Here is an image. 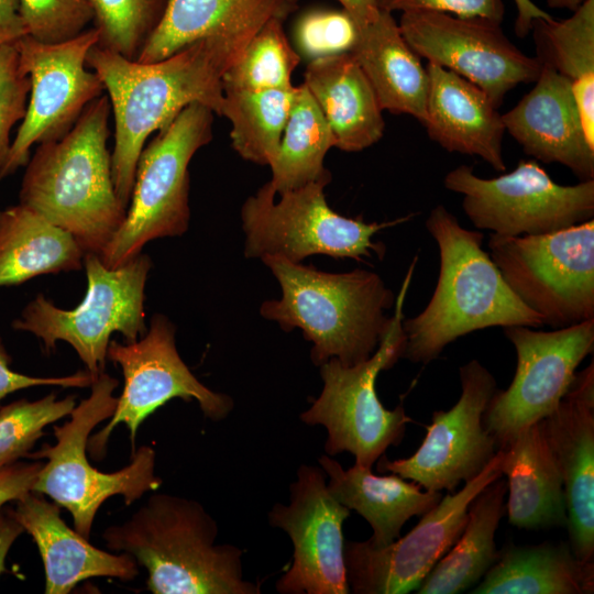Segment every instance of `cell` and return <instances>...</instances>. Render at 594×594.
Instances as JSON below:
<instances>
[{"label": "cell", "instance_id": "6da1fadb", "mask_svg": "<svg viewBox=\"0 0 594 594\" xmlns=\"http://www.w3.org/2000/svg\"><path fill=\"white\" fill-rule=\"evenodd\" d=\"M249 41L208 37L155 63L143 64L95 45L86 63L108 92L114 119L111 153L117 196L128 209L140 154L147 138L180 111L200 103L221 116L222 77Z\"/></svg>", "mask_w": 594, "mask_h": 594}, {"label": "cell", "instance_id": "7a4b0ae2", "mask_svg": "<svg viewBox=\"0 0 594 594\" xmlns=\"http://www.w3.org/2000/svg\"><path fill=\"white\" fill-rule=\"evenodd\" d=\"M110 114L109 97L101 95L64 136L40 143L19 194L21 205L69 232L85 254L99 255L127 216L107 146Z\"/></svg>", "mask_w": 594, "mask_h": 594}, {"label": "cell", "instance_id": "3957f363", "mask_svg": "<svg viewBox=\"0 0 594 594\" xmlns=\"http://www.w3.org/2000/svg\"><path fill=\"white\" fill-rule=\"evenodd\" d=\"M426 228L439 249V276L426 308L403 320L406 341L402 358L428 364L449 343L476 330L543 326L482 249V232L463 228L442 205L430 211Z\"/></svg>", "mask_w": 594, "mask_h": 594}, {"label": "cell", "instance_id": "277c9868", "mask_svg": "<svg viewBox=\"0 0 594 594\" xmlns=\"http://www.w3.org/2000/svg\"><path fill=\"white\" fill-rule=\"evenodd\" d=\"M218 525L194 499L152 494L128 520L102 532L106 547L147 571L153 594H258L243 576L242 550L216 543Z\"/></svg>", "mask_w": 594, "mask_h": 594}, {"label": "cell", "instance_id": "5b68a950", "mask_svg": "<svg viewBox=\"0 0 594 594\" xmlns=\"http://www.w3.org/2000/svg\"><path fill=\"white\" fill-rule=\"evenodd\" d=\"M282 287L279 300H267L261 315L289 332L299 328L312 343L310 358L321 365L337 358L352 366L377 349L391 321L385 310L393 292L374 272L327 273L278 255L261 258Z\"/></svg>", "mask_w": 594, "mask_h": 594}, {"label": "cell", "instance_id": "8992f818", "mask_svg": "<svg viewBox=\"0 0 594 594\" xmlns=\"http://www.w3.org/2000/svg\"><path fill=\"white\" fill-rule=\"evenodd\" d=\"M118 380L101 372L90 385L91 393L70 413V419L54 426L55 444L44 443L29 453V459H46L38 471L32 492L47 495L73 517L74 528L89 539L99 507L106 499L122 495L127 505L145 493L156 491L162 479L155 474V450L142 446L131 455V462L119 471L105 473L87 459L90 432L101 421L111 418L118 397L113 396Z\"/></svg>", "mask_w": 594, "mask_h": 594}, {"label": "cell", "instance_id": "52a82bcc", "mask_svg": "<svg viewBox=\"0 0 594 594\" xmlns=\"http://www.w3.org/2000/svg\"><path fill=\"white\" fill-rule=\"evenodd\" d=\"M414 258L395 300V312L375 352L352 366L337 358L320 365L323 388L300 415L306 425H321L328 431L324 451L329 455L350 452L355 464L372 468L391 446H398L413 422L402 405L389 410L381 403L375 382L402 358L405 346L403 307L414 274Z\"/></svg>", "mask_w": 594, "mask_h": 594}, {"label": "cell", "instance_id": "ba28073f", "mask_svg": "<svg viewBox=\"0 0 594 594\" xmlns=\"http://www.w3.org/2000/svg\"><path fill=\"white\" fill-rule=\"evenodd\" d=\"M213 111L191 103L143 147L123 223L100 252L108 268L139 256L152 240L179 237L189 226L188 165L212 139Z\"/></svg>", "mask_w": 594, "mask_h": 594}, {"label": "cell", "instance_id": "9c48e42d", "mask_svg": "<svg viewBox=\"0 0 594 594\" xmlns=\"http://www.w3.org/2000/svg\"><path fill=\"white\" fill-rule=\"evenodd\" d=\"M84 265L87 293L75 309H61L40 294L24 307L12 328L36 336L47 353L57 341L69 343L97 377L105 370L112 333L120 332L125 342H134L147 331L144 300L152 262L141 253L122 266L108 268L98 254L86 253Z\"/></svg>", "mask_w": 594, "mask_h": 594}, {"label": "cell", "instance_id": "30bf717a", "mask_svg": "<svg viewBox=\"0 0 594 594\" xmlns=\"http://www.w3.org/2000/svg\"><path fill=\"white\" fill-rule=\"evenodd\" d=\"M487 246L508 287L543 324L594 319V219L540 235L492 233Z\"/></svg>", "mask_w": 594, "mask_h": 594}, {"label": "cell", "instance_id": "8fae6325", "mask_svg": "<svg viewBox=\"0 0 594 594\" xmlns=\"http://www.w3.org/2000/svg\"><path fill=\"white\" fill-rule=\"evenodd\" d=\"M330 177L280 194L266 183L242 206L241 219L246 235L244 255H278L294 263L315 254L362 261L372 252L384 255L385 246L372 241L380 230L406 221L366 223L334 212L327 204L323 189Z\"/></svg>", "mask_w": 594, "mask_h": 594}, {"label": "cell", "instance_id": "7c38bea8", "mask_svg": "<svg viewBox=\"0 0 594 594\" xmlns=\"http://www.w3.org/2000/svg\"><path fill=\"white\" fill-rule=\"evenodd\" d=\"M444 187L463 196L462 208L473 226L504 237L540 235L594 217V179L563 186L534 161L494 178H482L460 165Z\"/></svg>", "mask_w": 594, "mask_h": 594}, {"label": "cell", "instance_id": "4fadbf2b", "mask_svg": "<svg viewBox=\"0 0 594 594\" xmlns=\"http://www.w3.org/2000/svg\"><path fill=\"white\" fill-rule=\"evenodd\" d=\"M107 359L121 367L124 385L110 421L88 439L87 450L97 461L103 459L110 435L120 424L129 430L133 453L141 424L173 398L195 399L213 421L233 409L230 396L206 387L184 363L176 349L175 326L164 315H153L146 333L134 342L110 340Z\"/></svg>", "mask_w": 594, "mask_h": 594}, {"label": "cell", "instance_id": "5bb4252c", "mask_svg": "<svg viewBox=\"0 0 594 594\" xmlns=\"http://www.w3.org/2000/svg\"><path fill=\"white\" fill-rule=\"evenodd\" d=\"M504 333L516 350V372L507 389H496L483 415L498 450L557 408L578 366L593 352L594 319L552 331L510 326Z\"/></svg>", "mask_w": 594, "mask_h": 594}, {"label": "cell", "instance_id": "9a60e30c", "mask_svg": "<svg viewBox=\"0 0 594 594\" xmlns=\"http://www.w3.org/2000/svg\"><path fill=\"white\" fill-rule=\"evenodd\" d=\"M98 42L94 28L62 42H41L25 35L15 43L20 65L31 81V98L0 180L28 164L34 144L64 136L84 109L103 95L99 76L86 68L87 55Z\"/></svg>", "mask_w": 594, "mask_h": 594}, {"label": "cell", "instance_id": "2e32d148", "mask_svg": "<svg viewBox=\"0 0 594 594\" xmlns=\"http://www.w3.org/2000/svg\"><path fill=\"white\" fill-rule=\"evenodd\" d=\"M502 453L473 480L421 515L404 537L384 547L365 541L344 543V562L350 592L355 594H405L417 590L433 565L462 534L469 507L475 496L502 476Z\"/></svg>", "mask_w": 594, "mask_h": 594}, {"label": "cell", "instance_id": "e0dca14e", "mask_svg": "<svg viewBox=\"0 0 594 594\" xmlns=\"http://www.w3.org/2000/svg\"><path fill=\"white\" fill-rule=\"evenodd\" d=\"M462 393L449 410L432 414L431 424L417 451L405 459H378L377 471L414 481L425 491L453 493L476 477L497 453L483 415L497 389L493 374L477 360L459 371Z\"/></svg>", "mask_w": 594, "mask_h": 594}, {"label": "cell", "instance_id": "ac0fdd59", "mask_svg": "<svg viewBox=\"0 0 594 594\" xmlns=\"http://www.w3.org/2000/svg\"><path fill=\"white\" fill-rule=\"evenodd\" d=\"M411 50L480 87L496 108L519 84L532 82L541 63L524 54L501 24L437 11H405L398 23Z\"/></svg>", "mask_w": 594, "mask_h": 594}, {"label": "cell", "instance_id": "d6986e66", "mask_svg": "<svg viewBox=\"0 0 594 594\" xmlns=\"http://www.w3.org/2000/svg\"><path fill=\"white\" fill-rule=\"evenodd\" d=\"M289 505L275 504L268 522L290 538V568L277 580L282 594H348L343 522L350 509L327 487L321 466L302 464L289 486Z\"/></svg>", "mask_w": 594, "mask_h": 594}, {"label": "cell", "instance_id": "ffe728a7", "mask_svg": "<svg viewBox=\"0 0 594 594\" xmlns=\"http://www.w3.org/2000/svg\"><path fill=\"white\" fill-rule=\"evenodd\" d=\"M563 480L570 547L594 561V366L575 373L557 408L540 420Z\"/></svg>", "mask_w": 594, "mask_h": 594}, {"label": "cell", "instance_id": "44dd1931", "mask_svg": "<svg viewBox=\"0 0 594 594\" xmlns=\"http://www.w3.org/2000/svg\"><path fill=\"white\" fill-rule=\"evenodd\" d=\"M535 82L513 109L502 114L505 130L526 154L568 167L580 182L594 179V146L585 136L571 81L541 63Z\"/></svg>", "mask_w": 594, "mask_h": 594}, {"label": "cell", "instance_id": "7402d4cb", "mask_svg": "<svg viewBox=\"0 0 594 594\" xmlns=\"http://www.w3.org/2000/svg\"><path fill=\"white\" fill-rule=\"evenodd\" d=\"M10 513L31 535L45 570V593L68 594L80 582L95 576L132 581L139 564L125 552L114 554L88 542L61 517V506L41 493L29 492L15 501Z\"/></svg>", "mask_w": 594, "mask_h": 594}, {"label": "cell", "instance_id": "603a6c76", "mask_svg": "<svg viewBox=\"0 0 594 594\" xmlns=\"http://www.w3.org/2000/svg\"><path fill=\"white\" fill-rule=\"evenodd\" d=\"M429 89L424 125L429 138L449 152L479 156L506 170L502 114L490 97L458 74L428 63Z\"/></svg>", "mask_w": 594, "mask_h": 594}, {"label": "cell", "instance_id": "cb8c5ba5", "mask_svg": "<svg viewBox=\"0 0 594 594\" xmlns=\"http://www.w3.org/2000/svg\"><path fill=\"white\" fill-rule=\"evenodd\" d=\"M295 9L288 0H167L136 62L162 61L208 37L250 41L268 20Z\"/></svg>", "mask_w": 594, "mask_h": 594}, {"label": "cell", "instance_id": "d4e9b609", "mask_svg": "<svg viewBox=\"0 0 594 594\" xmlns=\"http://www.w3.org/2000/svg\"><path fill=\"white\" fill-rule=\"evenodd\" d=\"M499 450L509 524L529 530L566 526L563 480L541 422L522 429Z\"/></svg>", "mask_w": 594, "mask_h": 594}, {"label": "cell", "instance_id": "484cf974", "mask_svg": "<svg viewBox=\"0 0 594 594\" xmlns=\"http://www.w3.org/2000/svg\"><path fill=\"white\" fill-rule=\"evenodd\" d=\"M304 78L332 130L336 147L359 152L381 140L383 110L350 52L310 61Z\"/></svg>", "mask_w": 594, "mask_h": 594}, {"label": "cell", "instance_id": "4316f807", "mask_svg": "<svg viewBox=\"0 0 594 594\" xmlns=\"http://www.w3.org/2000/svg\"><path fill=\"white\" fill-rule=\"evenodd\" d=\"M318 462L327 474L330 494L370 524L373 535L366 541L374 547L398 539L411 517L432 509L443 496L441 492H422L419 484L394 473L380 476L372 473V468L359 464L344 470L326 454Z\"/></svg>", "mask_w": 594, "mask_h": 594}, {"label": "cell", "instance_id": "83f0119b", "mask_svg": "<svg viewBox=\"0 0 594 594\" xmlns=\"http://www.w3.org/2000/svg\"><path fill=\"white\" fill-rule=\"evenodd\" d=\"M350 53L373 87L382 110L406 113L424 123L428 73L392 12L381 9L374 21L358 28Z\"/></svg>", "mask_w": 594, "mask_h": 594}, {"label": "cell", "instance_id": "f1b7e54d", "mask_svg": "<svg viewBox=\"0 0 594 594\" xmlns=\"http://www.w3.org/2000/svg\"><path fill=\"white\" fill-rule=\"evenodd\" d=\"M594 561L580 560L568 542L507 546L472 594H592Z\"/></svg>", "mask_w": 594, "mask_h": 594}, {"label": "cell", "instance_id": "f546056e", "mask_svg": "<svg viewBox=\"0 0 594 594\" xmlns=\"http://www.w3.org/2000/svg\"><path fill=\"white\" fill-rule=\"evenodd\" d=\"M84 255L69 232L33 209L19 204L0 210V287L78 271Z\"/></svg>", "mask_w": 594, "mask_h": 594}, {"label": "cell", "instance_id": "4dcf8cb0", "mask_svg": "<svg viewBox=\"0 0 594 594\" xmlns=\"http://www.w3.org/2000/svg\"><path fill=\"white\" fill-rule=\"evenodd\" d=\"M506 480L485 486L469 507L466 525L450 550L433 565L418 594H457L477 584L496 562L495 532L506 513Z\"/></svg>", "mask_w": 594, "mask_h": 594}, {"label": "cell", "instance_id": "1f68e13d", "mask_svg": "<svg viewBox=\"0 0 594 594\" xmlns=\"http://www.w3.org/2000/svg\"><path fill=\"white\" fill-rule=\"evenodd\" d=\"M537 58L571 81L581 123L594 146V0H584L564 20L532 22Z\"/></svg>", "mask_w": 594, "mask_h": 594}, {"label": "cell", "instance_id": "d6a6232c", "mask_svg": "<svg viewBox=\"0 0 594 594\" xmlns=\"http://www.w3.org/2000/svg\"><path fill=\"white\" fill-rule=\"evenodd\" d=\"M333 146L332 130L308 88L305 84L295 87L279 150L270 165V184L275 193L280 195L330 177L323 160Z\"/></svg>", "mask_w": 594, "mask_h": 594}, {"label": "cell", "instance_id": "836d02e7", "mask_svg": "<svg viewBox=\"0 0 594 594\" xmlns=\"http://www.w3.org/2000/svg\"><path fill=\"white\" fill-rule=\"evenodd\" d=\"M295 86L264 90H224L221 116L232 125L233 148L246 161L271 165L279 150Z\"/></svg>", "mask_w": 594, "mask_h": 594}, {"label": "cell", "instance_id": "e575fe53", "mask_svg": "<svg viewBox=\"0 0 594 594\" xmlns=\"http://www.w3.org/2000/svg\"><path fill=\"white\" fill-rule=\"evenodd\" d=\"M283 20H268L249 41L222 77L224 90L290 88L300 55L289 44Z\"/></svg>", "mask_w": 594, "mask_h": 594}, {"label": "cell", "instance_id": "d590c367", "mask_svg": "<svg viewBox=\"0 0 594 594\" xmlns=\"http://www.w3.org/2000/svg\"><path fill=\"white\" fill-rule=\"evenodd\" d=\"M94 12L98 46L136 61L160 23L167 0H87Z\"/></svg>", "mask_w": 594, "mask_h": 594}, {"label": "cell", "instance_id": "8d00e7d4", "mask_svg": "<svg viewBox=\"0 0 594 594\" xmlns=\"http://www.w3.org/2000/svg\"><path fill=\"white\" fill-rule=\"evenodd\" d=\"M76 405L74 395L57 399L51 393L34 402L19 399L0 407V466L28 458L44 428L70 415Z\"/></svg>", "mask_w": 594, "mask_h": 594}, {"label": "cell", "instance_id": "74e56055", "mask_svg": "<svg viewBox=\"0 0 594 594\" xmlns=\"http://www.w3.org/2000/svg\"><path fill=\"white\" fill-rule=\"evenodd\" d=\"M356 35V24L343 9L305 12L295 26L298 54L309 62L351 52Z\"/></svg>", "mask_w": 594, "mask_h": 594}, {"label": "cell", "instance_id": "f35d334b", "mask_svg": "<svg viewBox=\"0 0 594 594\" xmlns=\"http://www.w3.org/2000/svg\"><path fill=\"white\" fill-rule=\"evenodd\" d=\"M28 35L47 43L70 40L94 21L87 0H19Z\"/></svg>", "mask_w": 594, "mask_h": 594}, {"label": "cell", "instance_id": "ab89813d", "mask_svg": "<svg viewBox=\"0 0 594 594\" xmlns=\"http://www.w3.org/2000/svg\"><path fill=\"white\" fill-rule=\"evenodd\" d=\"M30 90L15 44L0 47V173L11 148L12 128L25 116Z\"/></svg>", "mask_w": 594, "mask_h": 594}, {"label": "cell", "instance_id": "60d3db41", "mask_svg": "<svg viewBox=\"0 0 594 594\" xmlns=\"http://www.w3.org/2000/svg\"><path fill=\"white\" fill-rule=\"evenodd\" d=\"M382 10L393 12L437 11L459 18H481L502 24L503 0H377Z\"/></svg>", "mask_w": 594, "mask_h": 594}, {"label": "cell", "instance_id": "b9f144b4", "mask_svg": "<svg viewBox=\"0 0 594 594\" xmlns=\"http://www.w3.org/2000/svg\"><path fill=\"white\" fill-rule=\"evenodd\" d=\"M11 361V356L0 338V402L13 392L34 386L90 387L96 378L88 371H80L73 375L61 377L28 376L12 371L9 367Z\"/></svg>", "mask_w": 594, "mask_h": 594}, {"label": "cell", "instance_id": "7bdbcfd3", "mask_svg": "<svg viewBox=\"0 0 594 594\" xmlns=\"http://www.w3.org/2000/svg\"><path fill=\"white\" fill-rule=\"evenodd\" d=\"M44 462H13L0 466V508L32 491Z\"/></svg>", "mask_w": 594, "mask_h": 594}, {"label": "cell", "instance_id": "ee69618b", "mask_svg": "<svg viewBox=\"0 0 594 594\" xmlns=\"http://www.w3.org/2000/svg\"><path fill=\"white\" fill-rule=\"evenodd\" d=\"M25 35L19 0H0V47L14 45Z\"/></svg>", "mask_w": 594, "mask_h": 594}, {"label": "cell", "instance_id": "f6af8a7d", "mask_svg": "<svg viewBox=\"0 0 594 594\" xmlns=\"http://www.w3.org/2000/svg\"><path fill=\"white\" fill-rule=\"evenodd\" d=\"M22 525L10 513L9 508H0V575L6 571L8 552L18 537L24 532Z\"/></svg>", "mask_w": 594, "mask_h": 594}, {"label": "cell", "instance_id": "bcb514c9", "mask_svg": "<svg viewBox=\"0 0 594 594\" xmlns=\"http://www.w3.org/2000/svg\"><path fill=\"white\" fill-rule=\"evenodd\" d=\"M358 28L374 21L381 9L377 0H338Z\"/></svg>", "mask_w": 594, "mask_h": 594}, {"label": "cell", "instance_id": "7dc6e473", "mask_svg": "<svg viewBox=\"0 0 594 594\" xmlns=\"http://www.w3.org/2000/svg\"><path fill=\"white\" fill-rule=\"evenodd\" d=\"M517 8L515 33L524 37L531 31L536 19H551L552 16L537 7L531 0H514Z\"/></svg>", "mask_w": 594, "mask_h": 594}, {"label": "cell", "instance_id": "c3c4849f", "mask_svg": "<svg viewBox=\"0 0 594 594\" xmlns=\"http://www.w3.org/2000/svg\"><path fill=\"white\" fill-rule=\"evenodd\" d=\"M584 0H547V3L550 8L553 9H566L570 11H575Z\"/></svg>", "mask_w": 594, "mask_h": 594}, {"label": "cell", "instance_id": "681fc988", "mask_svg": "<svg viewBox=\"0 0 594 594\" xmlns=\"http://www.w3.org/2000/svg\"><path fill=\"white\" fill-rule=\"evenodd\" d=\"M289 2H292L293 4H297L298 0H288Z\"/></svg>", "mask_w": 594, "mask_h": 594}]
</instances>
